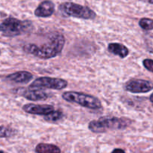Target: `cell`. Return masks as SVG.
<instances>
[{
    "mask_svg": "<svg viewBox=\"0 0 153 153\" xmlns=\"http://www.w3.org/2000/svg\"><path fill=\"white\" fill-rule=\"evenodd\" d=\"M22 110L27 113L40 116H46L55 110L54 106L52 105L34 104H25L22 106Z\"/></svg>",
    "mask_w": 153,
    "mask_h": 153,
    "instance_id": "9",
    "label": "cell"
},
{
    "mask_svg": "<svg viewBox=\"0 0 153 153\" xmlns=\"http://www.w3.org/2000/svg\"><path fill=\"white\" fill-rule=\"evenodd\" d=\"M128 118L115 116H103L97 120L90 122L88 128L94 133H104L108 130H123L131 124Z\"/></svg>",
    "mask_w": 153,
    "mask_h": 153,
    "instance_id": "2",
    "label": "cell"
},
{
    "mask_svg": "<svg viewBox=\"0 0 153 153\" xmlns=\"http://www.w3.org/2000/svg\"><path fill=\"white\" fill-rule=\"evenodd\" d=\"M33 24L29 20H20L14 17L7 18L0 24V32L7 37H15L29 32L32 30Z\"/></svg>",
    "mask_w": 153,
    "mask_h": 153,
    "instance_id": "3",
    "label": "cell"
},
{
    "mask_svg": "<svg viewBox=\"0 0 153 153\" xmlns=\"http://www.w3.org/2000/svg\"><path fill=\"white\" fill-rule=\"evenodd\" d=\"M15 134V130L7 126L0 125V138L10 137Z\"/></svg>",
    "mask_w": 153,
    "mask_h": 153,
    "instance_id": "16",
    "label": "cell"
},
{
    "mask_svg": "<svg viewBox=\"0 0 153 153\" xmlns=\"http://www.w3.org/2000/svg\"><path fill=\"white\" fill-rule=\"evenodd\" d=\"M59 10L64 16L81 19L93 20L97 16L95 12L90 8L73 2L62 3L60 4Z\"/></svg>",
    "mask_w": 153,
    "mask_h": 153,
    "instance_id": "5",
    "label": "cell"
},
{
    "mask_svg": "<svg viewBox=\"0 0 153 153\" xmlns=\"http://www.w3.org/2000/svg\"><path fill=\"white\" fill-rule=\"evenodd\" d=\"M111 153H126L125 151L122 148H115L112 151Z\"/></svg>",
    "mask_w": 153,
    "mask_h": 153,
    "instance_id": "18",
    "label": "cell"
},
{
    "mask_svg": "<svg viewBox=\"0 0 153 153\" xmlns=\"http://www.w3.org/2000/svg\"><path fill=\"white\" fill-rule=\"evenodd\" d=\"M32 74L25 70L15 72L10 74L6 76V79L11 82H17V83H27L32 80Z\"/></svg>",
    "mask_w": 153,
    "mask_h": 153,
    "instance_id": "11",
    "label": "cell"
},
{
    "mask_svg": "<svg viewBox=\"0 0 153 153\" xmlns=\"http://www.w3.org/2000/svg\"><path fill=\"white\" fill-rule=\"evenodd\" d=\"M37 153H61V149L58 146L54 144L41 143L37 144L35 148Z\"/></svg>",
    "mask_w": 153,
    "mask_h": 153,
    "instance_id": "13",
    "label": "cell"
},
{
    "mask_svg": "<svg viewBox=\"0 0 153 153\" xmlns=\"http://www.w3.org/2000/svg\"><path fill=\"white\" fill-rule=\"evenodd\" d=\"M16 92L19 93L20 95L28 100H34V101L46 100L49 98L47 93L45 92L40 88H19V89L16 90Z\"/></svg>",
    "mask_w": 153,
    "mask_h": 153,
    "instance_id": "8",
    "label": "cell"
},
{
    "mask_svg": "<svg viewBox=\"0 0 153 153\" xmlns=\"http://www.w3.org/2000/svg\"><path fill=\"white\" fill-rule=\"evenodd\" d=\"M68 82L65 80L61 78H52L49 76H42L34 80L29 85L31 88H51V89L61 90L65 88Z\"/></svg>",
    "mask_w": 153,
    "mask_h": 153,
    "instance_id": "6",
    "label": "cell"
},
{
    "mask_svg": "<svg viewBox=\"0 0 153 153\" xmlns=\"http://www.w3.org/2000/svg\"><path fill=\"white\" fill-rule=\"evenodd\" d=\"M108 50L114 55L118 56L121 58H124L128 56L129 54V50L128 48L123 44L120 43H111L108 46Z\"/></svg>",
    "mask_w": 153,
    "mask_h": 153,
    "instance_id": "12",
    "label": "cell"
},
{
    "mask_svg": "<svg viewBox=\"0 0 153 153\" xmlns=\"http://www.w3.org/2000/svg\"><path fill=\"white\" fill-rule=\"evenodd\" d=\"M63 99L68 102L76 103L84 107L92 110L100 109L102 103L97 97L78 92H65L62 94Z\"/></svg>",
    "mask_w": 153,
    "mask_h": 153,
    "instance_id": "4",
    "label": "cell"
},
{
    "mask_svg": "<svg viewBox=\"0 0 153 153\" xmlns=\"http://www.w3.org/2000/svg\"><path fill=\"white\" fill-rule=\"evenodd\" d=\"M149 100H150V101L153 104V93L152 94H151L150 97H149Z\"/></svg>",
    "mask_w": 153,
    "mask_h": 153,
    "instance_id": "19",
    "label": "cell"
},
{
    "mask_svg": "<svg viewBox=\"0 0 153 153\" xmlns=\"http://www.w3.org/2000/svg\"><path fill=\"white\" fill-rule=\"evenodd\" d=\"M148 2H149V3H150V4H153V0H148Z\"/></svg>",
    "mask_w": 153,
    "mask_h": 153,
    "instance_id": "20",
    "label": "cell"
},
{
    "mask_svg": "<svg viewBox=\"0 0 153 153\" xmlns=\"http://www.w3.org/2000/svg\"><path fill=\"white\" fill-rule=\"evenodd\" d=\"M143 64L145 68L147 69L149 71L153 73V60L150 58H146L143 61Z\"/></svg>",
    "mask_w": 153,
    "mask_h": 153,
    "instance_id": "17",
    "label": "cell"
},
{
    "mask_svg": "<svg viewBox=\"0 0 153 153\" xmlns=\"http://www.w3.org/2000/svg\"><path fill=\"white\" fill-rule=\"evenodd\" d=\"M126 91L131 93H146L153 89V82L142 79H133L124 86Z\"/></svg>",
    "mask_w": 153,
    "mask_h": 153,
    "instance_id": "7",
    "label": "cell"
},
{
    "mask_svg": "<svg viewBox=\"0 0 153 153\" xmlns=\"http://www.w3.org/2000/svg\"><path fill=\"white\" fill-rule=\"evenodd\" d=\"M0 54H1V51H0Z\"/></svg>",
    "mask_w": 153,
    "mask_h": 153,
    "instance_id": "22",
    "label": "cell"
},
{
    "mask_svg": "<svg viewBox=\"0 0 153 153\" xmlns=\"http://www.w3.org/2000/svg\"><path fill=\"white\" fill-rule=\"evenodd\" d=\"M64 117V113L61 110H54L48 115L44 116V119L48 122H56Z\"/></svg>",
    "mask_w": 153,
    "mask_h": 153,
    "instance_id": "14",
    "label": "cell"
},
{
    "mask_svg": "<svg viewBox=\"0 0 153 153\" xmlns=\"http://www.w3.org/2000/svg\"><path fill=\"white\" fill-rule=\"evenodd\" d=\"M139 26L143 29L149 31L153 29V20L150 18L143 17L139 20Z\"/></svg>",
    "mask_w": 153,
    "mask_h": 153,
    "instance_id": "15",
    "label": "cell"
},
{
    "mask_svg": "<svg viewBox=\"0 0 153 153\" xmlns=\"http://www.w3.org/2000/svg\"><path fill=\"white\" fill-rule=\"evenodd\" d=\"M65 44V38L62 34L55 32L51 34L47 42L38 45L27 44L22 49L26 53L31 54L37 58L48 59L59 55Z\"/></svg>",
    "mask_w": 153,
    "mask_h": 153,
    "instance_id": "1",
    "label": "cell"
},
{
    "mask_svg": "<svg viewBox=\"0 0 153 153\" xmlns=\"http://www.w3.org/2000/svg\"><path fill=\"white\" fill-rule=\"evenodd\" d=\"M55 12V4L52 1L42 2L34 10V15L38 17H49Z\"/></svg>",
    "mask_w": 153,
    "mask_h": 153,
    "instance_id": "10",
    "label": "cell"
},
{
    "mask_svg": "<svg viewBox=\"0 0 153 153\" xmlns=\"http://www.w3.org/2000/svg\"><path fill=\"white\" fill-rule=\"evenodd\" d=\"M0 153H4V152H3L2 150H0Z\"/></svg>",
    "mask_w": 153,
    "mask_h": 153,
    "instance_id": "21",
    "label": "cell"
}]
</instances>
